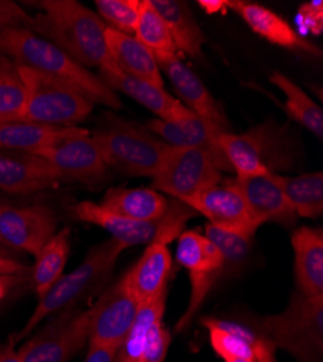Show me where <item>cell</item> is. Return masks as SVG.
Instances as JSON below:
<instances>
[{"mask_svg":"<svg viewBox=\"0 0 323 362\" xmlns=\"http://www.w3.org/2000/svg\"><path fill=\"white\" fill-rule=\"evenodd\" d=\"M26 29L69 54L86 69L119 70L109 51L106 23L77 0H40Z\"/></svg>","mask_w":323,"mask_h":362,"instance_id":"1","label":"cell"},{"mask_svg":"<svg viewBox=\"0 0 323 362\" xmlns=\"http://www.w3.org/2000/svg\"><path fill=\"white\" fill-rule=\"evenodd\" d=\"M0 55L9 58L16 66L40 71L74 87L95 105L109 109L122 107L121 99L98 74L23 26L9 28L0 34Z\"/></svg>","mask_w":323,"mask_h":362,"instance_id":"2","label":"cell"},{"mask_svg":"<svg viewBox=\"0 0 323 362\" xmlns=\"http://www.w3.org/2000/svg\"><path fill=\"white\" fill-rule=\"evenodd\" d=\"M125 247L107 238L92 247L78 267L63 274L41 298L22 329L12 338L15 344L25 341L48 317L66 309L80 308V303L100 294L110 280L113 269Z\"/></svg>","mask_w":323,"mask_h":362,"instance_id":"3","label":"cell"},{"mask_svg":"<svg viewBox=\"0 0 323 362\" xmlns=\"http://www.w3.org/2000/svg\"><path fill=\"white\" fill-rule=\"evenodd\" d=\"M252 327L298 362H323V298L295 291L283 312L254 319Z\"/></svg>","mask_w":323,"mask_h":362,"instance_id":"4","label":"cell"},{"mask_svg":"<svg viewBox=\"0 0 323 362\" xmlns=\"http://www.w3.org/2000/svg\"><path fill=\"white\" fill-rule=\"evenodd\" d=\"M219 145L235 177L280 174L296 160L290 131L274 122H264L244 134L223 132Z\"/></svg>","mask_w":323,"mask_h":362,"instance_id":"5","label":"cell"},{"mask_svg":"<svg viewBox=\"0 0 323 362\" xmlns=\"http://www.w3.org/2000/svg\"><path fill=\"white\" fill-rule=\"evenodd\" d=\"M99 153L107 165L131 177H154L171 145L151 131L113 119L92 134Z\"/></svg>","mask_w":323,"mask_h":362,"instance_id":"6","label":"cell"},{"mask_svg":"<svg viewBox=\"0 0 323 362\" xmlns=\"http://www.w3.org/2000/svg\"><path fill=\"white\" fill-rule=\"evenodd\" d=\"M73 215L80 221L102 228L112 239L127 248L135 245H148L157 238L172 243L184 230L190 219L197 216L194 210L180 200H168L164 216L155 222H141L116 215L102 207L99 203L83 200L73 206Z\"/></svg>","mask_w":323,"mask_h":362,"instance_id":"7","label":"cell"},{"mask_svg":"<svg viewBox=\"0 0 323 362\" xmlns=\"http://www.w3.org/2000/svg\"><path fill=\"white\" fill-rule=\"evenodd\" d=\"M26 88V100L20 119L31 122L74 128L84 122L95 103L74 87L40 71L18 66Z\"/></svg>","mask_w":323,"mask_h":362,"instance_id":"8","label":"cell"},{"mask_svg":"<svg viewBox=\"0 0 323 362\" xmlns=\"http://www.w3.org/2000/svg\"><path fill=\"white\" fill-rule=\"evenodd\" d=\"M175 259L187 271L190 298L175 325V332H184L196 319L204 300L223 277V258L212 240L196 229L183 230L177 238Z\"/></svg>","mask_w":323,"mask_h":362,"instance_id":"9","label":"cell"},{"mask_svg":"<svg viewBox=\"0 0 323 362\" xmlns=\"http://www.w3.org/2000/svg\"><path fill=\"white\" fill-rule=\"evenodd\" d=\"M18 349L22 362H69L89 344L90 308H73L48 317Z\"/></svg>","mask_w":323,"mask_h":362,"instance_id":"10","label":"cell"},{"mask_svg":"<svg viewBox=\"0 0 323 362\" xmlns=\"http://www.w3.org/2000/svg\"><path fill=\"white\" fill-rule=\"evenodd\" d=\"M222 180V171L203 151L171 146L160 171L153 177V187L175 200L186 202Z\"/></svg>","mask_w":323,"mask_h":362,"instance_id":"11","label":"cell"},{"mask_svg":"<svg viewBox=\"0 0 323 362\" xmlns=\"http://www.w3.org/2000/svg\"><path fill=\"white\" fill-rule=\"evenodd\" d=\"M124 276L107 286L90 306L89 345L119 349L139 310Z\"/></svg>","mask_w":323,"mask_h":362,"instance_id":"12","label":"cell"},{"mask_svg":"<svg viewBox=\"0 0 323 362\" xmlns=\"http://www.w3.org/2000/svg\"><path fill=\"white\" fill-rule=\"evenodd\" d=\"M58 230L55 210L44 203L0 207V243L35 257Z\"/></svg>","mask_w":323,"mask_h":362,"instance_id":"13","label":"cell"},{"mask_svg":"<svg viewBox=\"0 0 323 362\" xmlns=\"http://www.w3.org/2000/svg\"><path fill=\"white\" fill-rule=\"evenodd\" d=\"M197 215L208 219V223L233 233L255 236L261 226L238 190L233 180H222L221 183L203 190L184 202Z\"/></svg>","mask_w":323,"mask_h":362,"instance_id":"14","label":"cell"},{"mask_svg":"<svg viewBox=\"0 0 323 362\" xmlns=\"http://www.w3.org/2000/svg\"><path fill=\"white\" fill-rule=\"evenodd\" d=\"M35 156L45 160L60 174L61 180L93 186L103 181L107 174V165L89 131L44 148Z\"/></svg>","mask_w":323,"mask_h":362,"instance_id":"15","label":"cell"},{"mask_svg":"<svg viewBox=\"0 0 323 362\" xmlns=\"http://www.w3.org/2000/svg\"><path fill=\"white\" fill-rule=\"evenodd\" d=\"M161 73L171 83L179 102L196 116L206 120L222 132H229V120L222 105L200 80V77L186 66L177 54L155 57Z\"/></svg>","mask_w":323,"mask_h":362,"instance_id":"16","label":"cell"},{"mask_svg":"<svg viewBox=\"0 0 323 362\" xmlns=\"http://www.w3.org/2000/svg\"><path fill=\"white\" fill-rule=\"evenodd\" d=\"M212 349L222 358H248L255 362H277L276 346L254 327L226 319L203 317Z\"/></svg>","mask_w":323,"mask_h":362,"instance_id":"17","label":"cell"},{"mask_svg":"<svg viewBox=\"0 0 323 362\" xmlns=\"http://www.w3.org/2000/svg\"><path fill=\"white\" fill-rule=\"evenodd\" d=\"M61 181L58 174L41 157L25 151L0 149V190L28 196L51 187Z\"/></svg>","mask_w":323,"mask_h":362,"instance_id":"18","label":"cell"},{"mask_svg":"<svg viewBox=\"0 0 323 362\" xmlns=\"http://www.w3.org/2000/svg\"><path fill=\"white\" fill-rule=\"evenodd\" d=\"M146 129L171 146L196 148L203 151L219 171L233 174L232 167L219 145V135L223 132L204 119L196 115L189 119L179 120V122H165V120L153 119L146 124Z\"/></svg>","mask_w":323,"mask_h":362,"instance_id":"19","label":"cell"},{"mask_svg":"<svg viewBox=\"0 0 323 362\" xmlns=\"http://www.w3.org/2000/svg\"><path fill=\"white\" fill-rule=\"evenodd\" d=\"M233 183L241 192L251 215L261 226L271 222L288 228L298 222L295 209L276 183L273 174L235 177Z\"/></svg>","mask_w":323,"mask_h":362,"instance_id":"20","label":"cell"},{"mask_svg":"<svg viewBox=\"0 0 323 362\" xmlns=\"http://www.w3.org/2000/svg\"><path fill=\"white\" fill-rule=\"evenodd\" d=\"M167 239L157 238L146 245L139 259L127 271L124 279L139 305L167 293V283L172 268V257Z\"/></svg>","mask_w":323,"mask_h":362,"instance_id":"21","label":"cell"},{"mask_svg":"<svg viewBox=\"0 0 323 362\" xmlns=\"http://www.w3.org/2000/svg\"><path fill=\"white\" fill-rule=\"evenodd\" d=\"M99 77L114 93L119 92L129 96L145 109H148L150 112L157 115V119L160 120L179 122V120L194 116V113L184 107L177 99L165 92L164 87H157L151 83L138 80L125 74L121 70L99 71Z\"/></svg>","mask_w":323,"mask_h":362,"instance_id":"22","label":"cell"},{"mask_svg":"<svg viewBox=\"0 0 323 362\" xmlns=\"http://www.w3.org/2000/svg\"><path fill=\"white\" fill-rule=\"evenodd\" d=\"M296 291L307 298H323V230L299 226L291 233Z\"/></svg>","mask_w":323,"mask_h":362,"instance_id":"23","label":"cell"},{"mask_svg":"<svg viewBox=\"0 0 323 362\" xmlns=\"http://www.w3.org/2000/svg\"><path fill=\"white\" fill-rule=\"evenodd\" d=\"M230 11L237 12L241 19L251 28L252 33L273 45L307 52L317 57L322 55V51L317 45L305 40L283 16L266 6L233 0Z\"/></svg>","mask_w":323,"mask_h":362,"instance_id":"24","label":"cell"},{"mask_svg":"<svg viewBox=\"0 0 323 362\" xmlns=\"http://www.w3.org/2000/svg\"><path fill=\"white\" fill-rule=\"evenodd\" d=\"M84 132H87V129L80 127H51L25 119L2 120L0 122V149L25 151V153L35 154L44 148Z\"/></svg>","mask_w":323,"mask_h":362,"instance_id":"25","label":"cell"},{"mask_svg":"<svg viewBox=\"0 0 323 362\" xmlns=\"http://www.w3.org/2000/svg\"><path fill=\"white\" fill-rule=\"evenodd\" d=\"M106 41L114 63L121 71L157 87H164L163 73L154 54L134 35L106 28Z\"/></svg>","mask_w":323,"mask_h":362,"instance_id":"26","label":"cell"},{"mask_svg":"<svg viewBox=\"0 0 323 362\" xmlns=\"http://www.w3.org/2000/svg\"><path fill=\"white\" fill-rule=\"evenodd\" d=\"M99 204L128 219L155 222L167 212L168 200L154 189L114 187L105 193Z\"/></svg>","mask_w":323,"mask_h":362,"instance_id":"27","label":"cell"},{"mask_svg":"<svg viewBox=\"0 0 323 362\" xmlns=\"http://www.w3.org/2000/svg\"><path fill=\"white\" fill-rule=\"evenodd\" d=\"M150 4L167 23L177 51L190 58L201 59L206 37L190 6L180 0H150Z\"/></svg>","mask_w":323,"mask_h":362,"instance_id":"28","label":"cell"},{"mask_svg":"<svg viewBox=\"0 0 323 362\" xmlns=\"http://www.w3.org/2000/svg\"><path fill=\"white\" fill-rule=\"evenodd\" d=\"M71 251V229L63 228L41 248L35 255L34 265L29 271L31 290L37 298L44 297L57 280L64 274Z\"/></svg>","mask_w":323,"mask_h":362,"instance_id":"29","label":"cell"},{"mask_svg":"<svg viewBox=\"0 0 323 362\" xmlns=\"http://www.w3.org/2000/svg\"><path fill=\"white\" fill-rule=\"evenodd\" d=\"M298 218L319 219L323 215V174L307 173L300 175L273 174Z\"/></svg>","mask_w":323,"mask_h":362,"instance_id":"30","label":"cell"},{"mask_svg":"<svg viewBox=\"0 0 323 362\" xmlns=\"http://www.w3.org/2000/svg\"><path fill=\"white\" fill-rule=\"evenodd\" d=\"M270 81L280 88L286 96L284 110L290 116L310 134L317 136L319 141L323 138V110L322 107L298 86L291 78H288L283 73H273L270 76Z\"/></svg>","mask_w":323,"mask_h":362,"instance_id":"31","label":"cell"},{"mask_svg":"<svg viewBox=\"0 0 323 362\" xmlns=\"http://www.w3.org/2000/svg\"><path fill=\"white\" fill-rule=\"evenodd\" d=\"M167 293L141 305L127 338L116 352L114 362H139L154 326L164 320Z\"/></svg>","mask_w":323,"mask_h":362,"instance_id":"32","label":"cell"},{"mask_svg":"<svg viewBox=\"0 0 323 362\" xmlns=\"http://www.w3.org/2000/svg\"><path fill=\"white\" fill-rule=\"evenodd\" d=\"M204 236L212 240L223 258L222 279H233L240 274L251 255L254 236L226 232L209 223L204 226Z\"/></svg>","mask_w":323,"mask_h":362,"instance_id":"33","label":"cell"},{"mask_svg":"<svg viewBox=\"0 0 323 362\" xmlns=\"http://www.w3.org/2000/svg\"><path fill=\"white\" fill-rule=\"evenodd\" d=\"M134 37L148 48L154 57L177 54L167 23L151 6L150 0H142Z\"/></svg>","mask_w":323,"mask_h":362,"instance_id":"34","label":"cell"},{"mask_svg":"<svg viewBox=\"0 0 323 362\" xmlns=\"http://www.w3.org/2000/svg\"><path fill=\"white\" fill-rule=\"evenodd\" d=\"M26 100V88L18 66L0 55V122L20 119Z\"/></svg>","mask_w":323,"mask_h":362,"instance_id":"35","label":"cell"},{"mask_svg":"<svg viewBox=\"0 0 323 362\" xmlns=\"http://www.w3.org/2000/svg\"><path fill=\"white\" fill-rule=\"evenodd\" d=\"M142 0H96L98 15L107 28L134 35L141 12Z\"/></svg>","mask_w":323,"mask_h":362,"instance_id":"36","label":"cell"},{"mask_svg":"<svg viewBox=\"0 0 323 362\" xmlns=\"http://www.w3.org/2000/svg\"><path fill=\"white\" fill-rule=\"evenodd\" d=\"M170 344H171V334L164 326V322L157 323L151 330L148 341H146V345L139 362H165Z\"/></svg>","mask_w":323,"mask_h":362,"instance_id":"37","label":"cell"},{"mask_svg":"<svg viewBox=\"0 0 323 362\" xmlns=\"http://www.w3.org/2000/svg\"><path fill=\"white\" fill-rule=\"evenodd\" d=\"M296 23L302 34L320 35L323 33V2L322 0H312L300 5Z\"/></svg>","mask_w":323,"mask_h":362,"instance_id":"38","label":"cell"},{"mask_svg":"<svg viewBox=\"0 0 323 362\" xmlns=\"http://www.w3.org/2000/svg\"><path fill=\"white\" fill-rule=\"evenodd\" d=\"M29 271L22 274H0V312L13 303L19 296L25 293V290L31 288Z\"/></svg>","mask_w":323,"mask_h":362,"instance_id":"39","label":"cell"},{"mask_svg":"<svg viewBox=\"0 0 323 362\" xmlns=\"http://www.w3.org/2000/svg\"><path fill=\"white\" fill-rule=\"evenodd\" d=\"M33 15H29L20 5L11 0H0V34L9 28L23 26L31 22Z\"/></svg>","mask_w":323,"mask_h":362,"instance_id":"40","label":"cell"},{"mask_svg":"<svg viewBox=\"0 0 323 362\" xmlns=\"http://www.w3.org/2000/svg\"><path fill=\"white\" fill-rule=\"evenodd\" d=\"M29 269L31 267L23 264L12 250L0 243V274H22Z\"/></svg>","mask_w":323,"mask_h":362,"instance_id":"41","label":"cell"},{"mask_svg":"<svg viewBox=\"0 0 323 362\" xmlns=\"http://www.w3.org/2000/svg\"><path fill=\"white\" fill-rule=\"evenodd\" d=\"M117 349L109 346L89 345V351L86 354L83 362H114Z\"/></svg>","mask_w":323,"mask_h":362,"instance_id":"42","label":"cell"},{"mask_svg":"<svg viewBox=\"0 0 323 362\" xmlns=\"http://www.w3.org/2000/svg\"><path fill=\"white\" fill-rule=\"evenodd\" d=\"M233 0H199L197 5L208 15H219L230 11Z\"/></svg>","mask_w":323,"mask_h":362,"instance_id":"43","label":"cell"},{"mask_svg":"<svg viewBox=\"0 0 323 362\" xmlns=\"http://www.w3.org/2000/svg\"><path fill=\"white\" fill-rule=\"evenodd\" d=\"M15 346L16 344L12 337L8 342L0 344V362H22V358Z\"/></svg>","mask_w":323,"mask_h":362,"instance_id":"44","label":"cell"},{"mask_svg":"<svg viewBox=\"0 0 323 362\" xmlns=\"http://www.w3.org/2000/svg\"><path fill=\"white\" fill-rule=\"evenodd\" d=\"M223 361H225V362H255V361H252V359H248V358H238V356L225 358Z\"/></svg>","mask_w":323,"mask_h":362,"instance_id":"45","label":"cell"},{"mask_svg":"<svg viewBox=\"0 0 323 362\" xmlns=\"http://www.w3.org/2000/svg\"><path fill=\"white\" fill-rule=\"evenodd\" d=\"M5 204H6V202H5V200H2V199H0V207L5 206Z\"/></svg>","mask_w":323,"mask_h":362,"instance_id":"46","label":"cell"}]
</instances>
